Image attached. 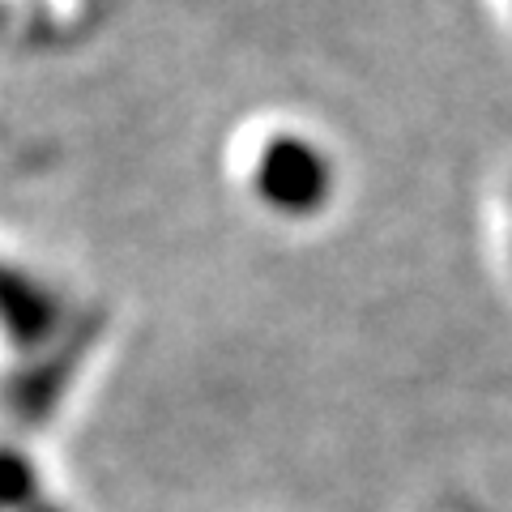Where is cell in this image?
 Wrapping results in <instances>:
<instances>
[{
  "label": "cell",
  "mask_w": 512,
  "mask_h": 512,
  "mask_svg": "<svg viewBox=\"0 0 512 512\" xmlns=\"http://www.w3.org/2000/svg\"><path fill=\"white\" fill-rule=\"evenodd\" d=\"M64 303L47 282L0 261V329L18 350H39L60 333Z\"/></svg>",
  "instance_id": "7a4b0ae2"
},
{
  "label": "cell",
  "mask_w": 512,
  "mask_h": 512,
  "mask_svg": "<svg viewBox=\"0 0 512 512\" xmlns=\"http://www.w3.org/2000/svg\"><path fill=\"white\" fill-rule=\"evenodd\" d=\"M256 188L282 214H312L329 201L333 171L312 141L274 137L256 158Z\"/></svg>",
  "instance_id": "6da1fadb"
}]
</instances>
